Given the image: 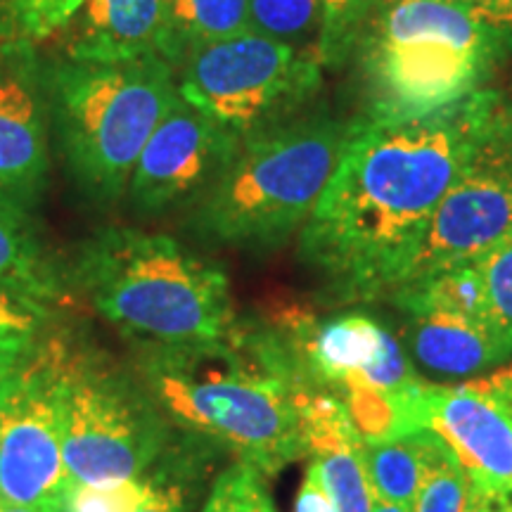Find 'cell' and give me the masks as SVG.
Returning a JSON list of instances; mask_svg holds the SVG:
<instances>
[{
  "mask_svg": "<svg viewBox=\"0 0 512 512\" xmlns=\"http://www.w3.org/2000/svg\"><path fill=\"white\" fill-rule=\"evenodd\" d=\"M505 121L496 88L396 126L351 119L328 188L297 235V259L335 304L389 299L411 278L432 214Z\"/></svg>",
  "mask_w": 512,
  "mask_h": 512,
  "instance_id": "cell-1",
  "label": "cell"
},
{
  "mask_svg": "<svg viewBox=\"0 0 512 512\" xmlns=\"http://www.w3.org/2000/svg\"><path fill=\"white\" fill-rule=\"evenodd\" d=\"M128 361L174 430L266 477L306 458L292 373L252 313L226 339L131 347Z\"/></svg>",
  "mask_w": 512,
  "mask_h": 512,
  "instance_id": "cell-2",
  "label": "cell"
},
{
  "mask_svg": "<svg viewBox=\"0 0 512 512\" xmlns=\"http://www.w3.org/2000/svg\"><path fill=\"white\" fill-rule=\"evenodd\" d=\"M64 261L76 299L131 347L216 342L238 325L228 273L166 233L107 226Z\"/></svg>",
  "mask_w": 512,
  "mask_h": 512,
  "instance_id": "cell-3",
  "label": "cell"
},
{
  "mask_svg": "<svg viewBox=\"0 0 512 512\" xmlns=\"http://www.w3.org/2000/svg\"><path fill=\"white\" fill-rule=\"evenodd\" d=\"M512 55V38L448 0H377L354 55L363 83L356 121L396 126L482 91Z\"/></svg>",
  "mask_w": 512,
  "mask_h": 512,
  "instance_id": "cell-4",
  "label": "cell"
},
{
  "mask_svg": "<svg viewBox=\"0 0 512 512\" xmlns=\"http://www.w3.org/2000/svg\"><path fill=\"white\" fill-rule=\"evenodd\" d=\"M351 131V121L316 112L242 138L221 176L185 211V233L209 247L278 252L328 188Z\"/></svg>",
  "mask_w": 512,
  "mask_h": 512,
  "instance_id": "cell-5",
  "label": "cell"
},
{
  "mask_svg": "<svg viewBox=\"0 0 512 512\" xmlns=\"http://www.w3.org/2000/svg\"><path fill=\"white\" fill-rule=\"evenodd\" d=\"M41 88L72 183L102 207L124 200L140 152L178 98L176 69L159 55L126 62L62 57L43 69Z\"/></svg>",
  "mask_w": 512,
  "mask_h": 512,
  "instance_id": "cell-6",
  "label": "cell"
},
{
  "mask_svg": "<svg viewBox=\"0 0 512 512\" xmlns=\"http://www.w3.org/2000/svg\"><path fill=\"white\" fill-rule=\"evenodd\" d=\"M62 444L72 484L140 477L176 437L128 358L62 325Z\"/></svg>",
  "mask_w": 512,
  "mask_h": 512,
  "instance_id": "cell-7",
  "label": "cell"
},
{
  "mask_svg": "<svg viewBox=\"0 0 512 512\" xmlns=\"http://www.w3.org/2000/svg\"><path fill=\"white\" fill-rule=\"evenodd\" d=\"M252 316L285 358L294 389H328L339 399L373 389L401 401L420 425L425 382L401 339L370 311L318 313L299 302H275Z\"/></svg>",
  "mask_w": 512,
  "mask_h": 512,
  "instance_id": "cell-8",
  "label": "cell"
},
{
  "mask_svg": "<svg viewBox=\"0 0 512 512\" xmlns=\"http://www.w3.org/2000/svg\"><path fill=\"white\" fill-rule=\"evenodd\" d=\"M320 83L316 55L256 31L195 50L176 67L178 95L240 140L299 117Z\"/></svg>",
  "mask_w": 512,
  "mask_h": 512,
  "instance_id": "cell-9",
  "label": "cell"
},
{
  "mask_svg": "<svg viewBox=\"0 0 512 512\" xmlns=\"http://www.w3.org/2000/svg\"><path fill=\"white\" fill-rule=\"evenodd\" d=\"M62 325H55L0 384V498L67 512L72 489L62 444Z\"/></svg>",
  "mask_w": 512,
  "mask_h": 512,
  "instance_id": "cell-10",
  "label": "cell"
},
{
  "mask_svg": "<svg viewBox=\"0 0 512 512\" xmlns=\"http://www.w3.org/2000/svg\"><path fill=\"white\" fill-rule=\"evenodd\" d=\"M240 138L178 95L140 152L126 190L128 207L140 219L188 211L221 171Z\"/></svg>",
  "mask_w": 512,
  "mask_h": 512,
  "instance_id": "cell-11",
  "label": "cell"
},
{
  "mask_svg": "<svg viewBox=\"0 0 512 512\" xmlns=\"http://www.w3.org/2000/svg\"><path fill=\"white\" fill-rule=\"evenodd\" d=\"M510 233L512 140L503 121L441 197L408 280L475 261Z\"/></svg>",
  "mask_w": 512,
  "mask_h": 512,
  "instance_id": "cell-12",
  "label": "cell"
},
{
  "mask_svg": "<svg viewBox=\"0 0 512 512\" xmlns=\"http://www.w3.org/2000/svg\"><path fill=\"white\" fill-rule=\"evenodd\" d=\"M422 430L444 441L482 489L512 491V363L475 380L425 384Z\"/></svg>",
  "mask_w": 512,
  "mask_h": 512,
  "instance_id": "cell-13",
  "label": "cell"
},
{
  "mask_svg": "<svg viewBox=\"0 0 512 512\" xmlns=\"http://www.w3.org/2000/svg\"><path fill=\"white\" fill-rule=\"evenodd\" d=\"M0 62V192L38 209L50 181L48 112L31 48H3Z\"/></svg>",
  "mask_w": 512,
  "mask_h": 512,
  "instance_id": "cell-14",
  "label": "cell"
},
{
  "mask_svg": "<svg viewBox=\"0 0 512 512\" xmlns=\"http://www.w3.org/2000/svg\"><path fill=\"white\" fill-rule=\"evenodd\" d=\"M401 342L420 377L444 384L475 380L512 358V344L501 332L448 311L411 313Z\"/></svg>",
  "mask_w": 512,
  "mask_h": 512,
  "instance_id": "cell-15",
  "label": "cell"
},
{
  "mask_svg": "<svg viewBox=\"0 0 512 512\" xmlns=\"http://www.w3.org/2000/svg\"><path fill=\"white\" fill-rule=\"evenodd\" d=\"M169 0H83L62 31L64 57L74 62H126L162 57Z\"/></svg>",
  "mask_w": 512,
  "mask_h": 512,
  "instance_id": "cell-16",
  "label": "cell"
},
{
  "mask_svg": "<svg viewBox=\"0 0 512 512\" xmlns=\"http://www.w3.org/2000/svg\"><path fill=\"white\" fill-rule=\"evenodd\" d=\"M0 285L55 309L79 304L67 278V261L48 245L31 211L0 192Z\"/></svg>",
  "mask_w": 512,
  "mask_h": 512,
  "instance_id": "cell-17",
  "label": "cell"
},
{
  "mask_svg": "<svg viewBox=\"0 0 512 512\" xmlns=\"http://www.w3.org/2000/svg\"><path fill=\"white\" fill-rule=\"evenodd\" d=\"M226 453L176 430L162 458L147 470V496L136 512H200Z\"/></svg>",
  "mask_w": 512,
  "mask_h": 512,
  "instance_id": "cell-18",
  "label": "cell"
},
{
  "mask_svg": "<svg viewBox=\"0 0 512 512\" xmlns=\"http://www.w3.org/2000/svg\"><path fill=\"white\" fill-rule=\"evenodd\" d=\"M441 444L444 441L430 430L363 441V465L375 501L411 510L427 465Z\"/></svg>",
  "mask_w": 512,
  "mask_h": 512,
  "instance_id": "cell-19",
  "label": "cell"
},
{
  "mask_svg": "<svg viewBox=\"0 0 512 512\" xmlns=\"http://www.w3.org/2000/svg\"><path fill=\"white\" fill-rule=\"evenodd\" d=\"M245 31L249 0H169L162 57L176 69L195 50Z\"/></svg>",
  "mask_w": 512,
  "mask_h": 512,
  "instance_id": "cell-20",
  "label": "cell"
},
{
  "mask_svg": "<svg viewBox=\"0 0 512 512\" xmlns=\"http://www.w3.org/2000/svg\"><path fill=\"white\" fill-rule=\"evenodd\" d=\"M389 302L406 316L427 311H448L491 325L484 280L477 261H463V264L418 275V278L408 280L406 285L399 287L389 297Z\"/></svg>",
  "mask_w": 512,
  "mask_h": 512,
  "instance_id": "cell-21",
  "label": "cell"
},
{
  "mask_svg": "<svg viewBox=\"0 0 512 512\" xmlns=\"http://www.w3.org/2000/svg\"><path fill=\"white\" fill-rule=\"evenodd\" d=\"M309 458L318 465L337 512H373L375 498L363 465V439L358 434L313 448Z\"/></svg>",
  "mask_w": 512,
  "mask_h": 512,
  "instance_id": "cell-22",
  "label": "cell"
},
{
  "mask_svg": "<svg viewBox=\"0 0 512 512\" xmlns=\"http://www.w3.org/2000/svg\"><path fill=\"white\" fill-rule=\"evenodd\" d=\"M83 0H0V48H34L60 36Z\"/></svg>",
  "mask_w": 512,
  "mask_h": 512,
  "instance_id": "cell-23",
  "label": "cell"
},
{
  "mask_svg": "<svg viewBox=\"0 0 512 512\" xmlns=\"http://www.w3.org/2000/svg\"><path fill=\"white\" fill-rule=\"evenodd\" d=\"M249 29L316 55L323 0H249Z\"/></svg>",
  "mask_w": 512,
  "mask_h": 512,
  "instance_id": "cell-24",
  "label": "cell"
},
{
  "mask_svg": "<svg viewBox=\"0 0 512 512\" xmlns=\"http://www.w3.org/2000/svg\"><path fill=\"white\" fill-rule=\"evenodd\" d=\"M375 5L377 0H323V29L316 43V60L323 69H337L351 60Z\"/></svg>",
  "mask_w": 512,
  "mask_h": 512,
  "instance_id": "cell-25",
  "label": "cell"
},
{
  "mask_svg": "<svg viewBox=\"0 0 512 512\" xmlns=\"http://www.w3.org/2000/svg\"><path fill=\"white\" fill-rule=\"evenodd\" d=\"M62 320V311L0 285V347L34 349Z\"/></svg>",
  "mask_w": 512,
  "mask_h": 512,
  "instance_id": "cell-26",
  "label": "cell"
},
{
  "mask_svg": "<svg viewBox=\"0 0 512 512\" xmlns=\"http://www.w3.org/2000/svg\"><path fill=\"white\" fill-rule=\"evenodd\" d=\"M470 498V475L460 467L446 444H441L427 465L411 512H467Z\"/></svg>",
  "mask_w": 512,
  "mask_h": 512,
  "instance_id": "cell-27",
  "label": "cell"
},
{
  "mask_svg": "<svg viewBox=\"0 0 512 512\" xmlns=\"http://www.w3.org/2000/svg\"><path fill=\"white\" fill-rule=\"evenodd\" d=\"M271 501L264 472L233 460L216 472L200 512H264Z\"/></svg>",
  "mask_w": 512,
  "mask_h": 512,
  "instance_id": "cell-28",
  "label": "cell"
},
{
  "mask_svg": "<svg viewBox=\"0 0 512 512\" xmlns=\"http://www.w3.org/2000/svg\"><path fill=\"white\" fill-rule=\"evenodd\" d=\"M491 325L512 344V233L479 256Z\"/></svg>",
  "mask_w": 512,
  "mask_h": 512,
  "instance_id": "cell-29",
  "label": "cell"
},
{
  "mask_svg": "<svg viewBox=\"0 0 512 512\" xmlns=\"http://www.w3.org/2000/svg\"><path fill=\"white\" fill-rule=\"evenodd\" d=\"M147 496V472L102 484H72L67 512H136Z\"/></svg>",
  "mask_w": 512,
  "mask_h": 512,
  "instance_id": "cell-30",
  "label": "cell"
},
{
  "mask_svg": "<svg viewBox=\"0 0 512 512\" xmlns=\"http://www.w3.org/2000/svg\"><path fill=\"white\" fill-rule=\"evenodd\" d=\"M294 512H337L328 489H325L323 477H320L318 465L313 460H309L306 477L299 486L297 498H294Z\"/></svg>",
  "mask_w": 512,
  "mask_h": 512,
  "instance_id": "cell-31",
  "label": "cell"
},
{
  "mask_svg": "<svg viewBox=\"0 0 512 512\" xmlns=\"http://www.w3.org/2000/svg\"><path fill=\"white\" fill-rule=\"evenodd\" d=\"M512 38V0H448Z\"/></svg>",
  "mask_w": 512,
  "mask_h": 512,
  "instance_id": "cell-32",
  "label": "cell"
},
{
  "mask_svg": "<svg viewBox=\"0 0 512 512\" xmlns=\"http://www.w3.org/2000/svg\"><path fill=\"white\" fill-rule=\"evenodd\" d=\"M467 512H512V491L482 489L472 482V498Z\"/></svg>",
  "mask_w": 512,
  "mask_h": 512,
  "instance_id": "cell-33",
  "label": "cell"
},
{
  "mask_svg": "<svg viewBox=\"0 0 512 512\" xmlns=\"http://www.w3.org/2000/svg\"><path fill=\"white\" fill-rule=\"evenodd\" d=\"M31 349H17V347H0V384L19 368V363L27 358Z\"/></svg>",
  "mask_w": 512,
  "mask_h": 512,
  "instance_id": "cell-34",
  "label": "cell"
},
{
  "mask_svg": "<svg viewBox=\"0 0 512 512\" xmlns=\"http://www.w3.org/2000/svg\"><path fill=\"white\" fill-rule=\"evenodd\" d=\"M373 512H411L401 505H392V503H384V501H375L373 503Z\"/></svg>",
  "mask_w": 512,
  "mask_h": 512,
  "instance_id": "cell-35",
  "label": "cell"
},
{
  "mask_svg": "<svg viewBox=\"0 0 512 512\" xmlns=\"http://www.w3.org/2000/svg\"><path fill=\"white\" fill-rule=\"evenodd\" d=\"M505 128H508V136L512 140V98L505 100Z\"/></svg>",
  "mask_w": 512,
  "mask_h": 512,
  "instance_id": "cell-36",
  "label": "cell"
},
{
  "mask_svg": "<svg viewBox=\"0 0 512 512\" xmlns=\"http://www.w3.org/2000/svg\"><path fill=\"white\" fill-rule=\"evenodd\" d=\"M5 512H38V510L22 508V505H5Z\"/></svg>",
  "mask_w": 512,
  "mask_h": 512,
  "instance_id": "cell-37",
  "label": "cell"
},
{
  "mask_svg": "<svg viewBox=\"0 0 512 512\" xmlns=\"http://www.w3.org/2000/svg\"><path fill=\"white\" fill-rule=\"evenodd\" d=\"M264 512H275V505H273V501L266 505V510H264Z\"/></svg>",
  "mask_w": 512,
  "mask_h": 512,
  "instance_id": "cell-38",
  "label": "cell"
},
{
  "mask_svg": "<svg viewBox=\"0 0 512 512\" xmlns=\"http://www.w3.org/2000/svg\"><path fill=\"white\" fill-rule=\"evenodd\" d=\"M0 512H5V501H3V498H0Z\"/></svg>",
  "mask_w": 512,
  "mask_h": 512,
  "instance_id": "cell-39",
  "label": "cell"
}]
</instances>
